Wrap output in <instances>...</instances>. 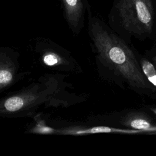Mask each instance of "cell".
Wrapping results in <instances>:
<instances>
[{"label":"cell","mask_w":156,"mask_h":156,"mask_svg":"<svg viewBox=\"0 0 156 156\" xmlns=\"http://www.w3.org/2000/svg\"><path fill=\"white\" fill-rule=\"evenodd\" d=\"M66 74H47L27 87L0 99V117L30 116L41 105L69 107L82 97L70 93L71 84L65 81Z\"/></svg>","instance_id":"2"},{"label":"cell","mask_w":156,"mask_h":156,"mask_svg":"<svg viewBox=\"0 0 156 156\" xmlns=\"http://www.w3.org/2000/svg\"><path fill=\"white\" fill-rule=\"evenodd\" d=\"M34 52L39 63L48 69L63 73L82 72L79 64L68 50L48 38H37Z\"/></svg>","instance_id":"4"},{"label":"cell","mask_w":156,"mask_h":156,"mask_svg":"<svg viewBox=\"0 0 156 156\" xmlns=\"http://www.w3.org/2000/svg\"><path fill=\"white\" fill-rule=\"evenodd\" d=\"M146 57L156 68V44L147 52V54H146Z\"/></svg>","instance_id":"8"},{"label":"cell","mask_w":156,"mask_h":156,"mask_svg":"<svg viewBox=\"0 0 156 156\" xmlns=\"http://www.w3.org/2000/svg\"><path fill=\"white\" fill-rule=\"evenodd\" d=\"M64 18L71 31L78 35L84 26L88 0H60Z\"/></svg>","instance_id":"5"},{"label":"cell","mask_w":156,"mask_h":156,"mask_svg":"<svg viewBox=\"0 0 156 156\" xmlns=\"http://www.w3.org/2000/svg\"><path fill=\"white\" fill-rule=\"evenodd\" d=\"M88 32L100 71L122 88L156 99V88L144 74L139 57L127 42L87 7Z\"/></svg>","instance_id":"1"},{"label":"cell","mask_w":156,"mask_h":156,"mask_svg":"<svg viewBox=\"0 0 156 156\" xmlns=\"http://www.w3.org/2000/svg\"><path fill=\"white\" fill-rule=\"evenodd\" d=\"M118 123L128 129L143 132L156 130V122L147 113L140 111H131L122 113L118 119Z\"/></svg>","instance_id":"6"},{"label":"cell","mask_w":156,"mask_h":156,"mask_svg":"<svg viewBox=\"0 0 156 156\" xmlns=\"http://www.w3.org/2000/svg\"><path fill=\"white\" fill-rule=\"evenodd\" d=\"M140 62L144 74L156 88V68L146 57H141Z\"/></svg>","instance_id":"7"},{"label":"cell","mask_w":156,"mask_h":156,"mask_svg":"<svg viewBox=\"0 0 156 156\" xmlns=\"http://www.w3.org/2000/svg\"><path fill=\"white\" fill-rule=\"evenodd\" d=\"M108 25L130 44L131 38L156 40V0H113Z\"/></svg>","instance_id":"3"}]
</instances>
